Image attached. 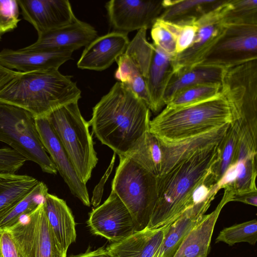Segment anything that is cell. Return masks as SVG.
Instances as JSON below:
<instances>
[{
    "instance_id": "6da1fadb",
    "label": "cell",
    "mask_w": 257,
    "mask_h": 257,
    "mask_svg": "<svg viewBox=\"0 0 257 257\" xmlns=\"http://www.w3.org/2000/svg\"><path fill=\"white\" fill-rule=\"evenodd\" d=\"M150 115L146 104L118 81L93 107L88 123L102 144L123 156L149 130Z\"/></svg>"
},
{
    "instance_id": "7a4b0ae2",
    "label": "cell",
    "mask_w": 257,
    "mask_h": 257,
    "mask_svg": "<svg viewBox=\"0 0 257 257\" xmlns=\"http://www.w3.org/2000/svg\"><path fill=\"white\" fill-rule=\"evenodd\" d=\"M234 89L223 78L215 96L187 105L165 108L150 120L149 131L166 143L199 136L238 119Z\"/></svg>"
},
{
    "instance_id": "3957f363",
    "label": "cell",
    "mask_w": 257,
    "mask_h": 257,
    "mask_svg": "<svg viewBox=\"0 0 257 257\" xmlns=\"http://www.w3.org/2000/svg\"><path fill=\"white\" fill-rule=\"evenodd\" d=\"M219 143L196 152L157 177V201L147 228H158L169 224L194 205V191L216 162Z\"/></svg>"
},
{
    "instance_id": "277c9868",
    "label": "cell",
    "mask_w": 257,
    "mask_h": 257,
    "mask_svg": "<svg viewBox=\"0 0 257 257\" xmlns=\"http://www.w3.org/2000/svg\"><path fill=\"white\" fill-rule=\"evenodd\" d=\"M81 93L72 77L58 69L19 72L0 90V103L25 109L36 118L78 101Z\"/></svg>"
},
{
    "instance_id": "5b68a950",
    "label": "cell",
    "mask_w": 257,
    "mask_h": 257,
    "mask_svg": "<svg viewBox=\"0 0 257 257\" xmlns=\"http://www.w3.org/2000/svg\"><path fill=\"white\" fill-rule=\"evenodd\" d=\"M78 101L65 105L47 118L68 155L80 180L86 184L98 161L89 123L82 116Z\"/></svg>"
},
{
    "instance_id": "8992f818",
    "label": "cell",
    "mask_w": 257,
    "mask_h": 257,
    "mask_svg": "<svg viewBox=\"0 0 257 257\" xmlns=\"http://www.w3.org/2000/svg\"><path fill=\"white\" fill-rule=\"evenodd\" d=\"M111 190L130 212L135 232L146 228L157 198V177L132 160L119 155Z\"/></svg>"
},
{
    "instance_id": "52a82bcc",
    "label": "cell",
    "mask_w": 257,
    "mask_h": 257,
    "mask_svg": "<svg viewBox=\"0 0 257 257\" xmlns=\"http://www.w3.org/2000/svg\"><path fill=\"white\" fill-rule=\"evenodd\" d=\"M0 141L8 144L42 171L56 174V166L40 139L33 115L21 108L0 103Z\"/></svg>"
},
{
    "instance_id": "ba28073f",
    "label": "cell",
    "mask_w": 257,
    "mask_h": 257,
    "mask_svg": "<svg viewBox=\"0 0 257 257\" xmlns=\"http://www.w3.org/2000/svg\"><path fill=\"white\" fill-rule=\"evenodd\" d=\"M257 59V24L230 25L199 65L229 68Z\"/></svg>"
},
{
    "instance_id": "9c48e42d",
    "label": "cell",
    "mask_w": 257,
    "mask_h": 257,
    "mask_svg": "<svg viewBox=\"0 0 257 257\" xmlns=\"http://www.w3.org/2000/svg\"><path fill=\"white\" fill-rule=\"evenodd\" d=\"M147 30H139L130 41L125 52L116 60L117 68L114 77L140 98L149 108L150 100L146 79L153 58L154 46L147 39Z\"/></svg>"
},
{
    "instance_id": "30bf717a",
    "label": "cell",
    "mask_w": 257,
    "mask_h": 257,
    "mask_svg": "<svg viewBox=\"0 0 257 257\" xmlns=\"http://www.w3.org/2000/svg\"><path fill=\"white\" fill-rule=\"evenodd\" d=\"M5 229L11 232L26 257H64L49 226L44 202Z\"/></svg>"
},
{
    "instance_id": "8fae6325",
    "label": "cell",
    "mask_w": 257,
    "mask_h": 257,
    "mask_svg": "<svg viewBox=\"0 0 257 257\" xmlns=\"http://www.w3.org/2000/svg\"><path fill=\"white\" fill-rule=\"evenodd\" d=\"M227 1L223 0L218 6L196 21L198 30L192 44L172 58L174 72L189 69L202 63L225 29L222 19Z\"/></svg>"
},
{
    "instance_id": "7c38bea8",
    "label": "cell",
    "mask_w": 257,
    "mask_h": 257,
    "mask_svg": "<svg viewBox=\"0 0 257 257\" xmlns=\"http://www.w3.org/2000/svg\"><path fill=\"white\" fill-rule=\"evenodd\" d=\"M105 8L114 31L126 34L151 29L164 10L163 1L157 0H111Z\"/></svg>"
},
{
    "instance_id": "4fadbf2b",
    "label": "cell",
    "mask_w": 257,
    "mask_h": 257,
    "mask_svg": "<svg viewBox=\"0 0 257 257\" xmlns=\"http://www.w3.org/2000/svg\"><path fill=\"white\" fill-rule=\"evenodd\" d=\"M87 223L93 234L112 243L119 242L135 232L130 212L112 190L106 200L90 213Z\"/></svg>"
},
{
    "instance_id": "5bb4252c",
    "label": "cell",
    "mask_w": 257,
    "mask_h": 257,
    "mask_svg": "<svg viewBox=\"0 0 257 257\" xmlns=\"http://www.w3.org/2000/svg\"><path fill=\"white\" fill-rule=\"evenodd\" d=\"M40 139L54 162L57 172L68 185L72 194L85 206L90 205L86 187L76 170L58 136L47 117L35 118Z\"/></svg>"
},
{
    "instance_id": "9a60e30c",
    "label": "cell",
    "mask_w": 257,
    "mask_h": 257,
    "mask_svg": "<svg viewBox=\"0 0 257 257\" xmlns=\"http://www.w3.org/2000/svg\"><path fill=\"white\" fill-rule=\"evenodd\" d=\"M23 19L38 34L73 23L77 19L67 0H17Z\"/></svg>"
},
{
    "instance_id": "2e32d148",
    "label": "cell",
    "mask_w": 257,
    "mask_h": 257,
    "mask_svg": "<svg viewBox=\"0 0 257 257\" xmlns=\"http://www.w3.org/2000/svg\"><path fill=\"white\" fill-rule=\"evenodd\" d=\"M38 35L35 43L21 49L25 51L69 50L74 52L89 44L97 37V33L91 25L77 19L70 25Z\"/></svg>"
},
{
    "instance_id": "e0dca14e",
    "label": "cell",
    "mask_w": 257,
    "mask_h": 257,
    "mask_svg": "<svg viewBox=\"0 0 257 257\" xmlns=\"http://www.w3.org/2000/svg\"><path fill=\"white\" fill-rule=\"evenodd\" d=\"M129 43L127 34L117 31L97 37L85 47L77 67L97 71L105 70L125 52Z\"/></svg>"
},
{
    "instance_id": "ac0fdd59",
    "label": "cell",
    "mask_w": 257,
    "mask_h": 257,
    "mask_svg": "<svg viewBox=\"0 0 257 257\" xmlns=\"http://www.w3.org/2000/svg\"><path fill=\"white\" fill-rule=\"evenodd\" d=\"M73 52L69 50L25 51L5 48L0 51V64L21 72L58 69L72 59Z\"/></svg>"
},
{
    "instance_id": "d6986e66",
    "label": "cell",
    "mask_w": 257,
    "mask_h": 257,
    "mask_svg": "<svg viewBox=\"0 0 257 257\" xmlns=\"http://www.w3.org/2000/svg\"><path fill=\"white\" fill-rule=\"evenodd\" d=\"M222 198L215 209L204 215L184 238L174 257H207L214 228L223 207L231 202L234 195L224 189Z\"/></svg>"
},
{
    "instance_id": "ffe728a7",
    "label": "cell",
    "mask_w": 257,
    "mask_h": 257,
    "mask_svg": "<svg viewBox=\"0 0 257 257\" xmlns=\"http://www.w3.org/2000/svg\"><path fill=\"white\" fill-rule=\"evenodd\" d=\"M229 124L177 142L166 143L160 140L162 162L159 176L167 173L196 152L211 145L219 143L225 135Z\"/></svg>"
},
{
    "instance_id": "44dd1931",
    "label": "cell",
    "mask_w": 257,
    "mask_h": 257,
    "mask_svg": "<svg viewBox=\"0 0 257 257\" xmlns=\"http://www.w3.org/2000/svg\"><path fill=\"white\" fill-rule=\"evenodd\" d=\"M44 205L56 244L64 257H67L69 246L76 238L75 222L71 211L64 200L49 193L46 196Z\"/></svg>"
},
{
    "instance_id": "7402d4cb",
    "label": "cell",
    "mask_w": 257,
    "mask_h": 257,
    "mask_svg": "<svg viewBox=\"0 0 257 257\" xmlns=\"http://www.w3.org/2000/svg\"><path fill=\"white\" fill-rule=\"evenodd\" d=\"M170 224L135 232L119 242L112 243L106 249L111 257H154Z\"/></svg>"
},
{
    "instance_id": "603a6c76",
    "label": "cell",
    "mask_w": 257,
    "mask_h": 257,
    "mask_svg": "<svg viewBox=\"0 0 257 257\" xmlns=\"http://www.w3.org/2000/svg\"><path fill=\"white\" fill-rule=\"evenodd\" d=\"M214 198L211 196L194 204L171 223L154 257H174L184 238L205 214Z\"/></svg>"
},
{
    "instance_id": "cb8c5ba5",
    "label": "cell",
    "mask_w": 257,
    "mask_h": 257,
    "mask_svg": "<svg viewBox=\"0 0 257 257\" xmlns=\"http://www.w3.org/2000/svg\"><path fill=\"white\" fill-rule=\"evenodd\" d=\"M154 46V54L146 83L150 100L149 109L156 113L165 105L163 96L174 69L173 56Z\"/></svg>"
},
{
    "instance_id": "d4e9b609",
    "label": "cell",
    "mask_w": 257,
    "mask_h": 257,
    "mask_svg": "<svg viewBox=\"0 0 257 257\" xmlns=\"http://www.w3.org/2000/svg\"><path fill=\"white\" fill-rule=\"evenodd\" d=\"M226 68L199 65L174 72L165 91L163 100L166 105L179 91L194 85L205 83H221Z\"/></svg>"
},
{
    "instance_id": "484cf974",
    "label": "cell",
    "mask_w": 257,
    "mask_h": 257,
    "mask_svg": "<svg viewBox=\"0 0 257 257\" xmlns=\"http://www.w3.org/2000/svg\"><path fill=\"white\" fill-rule=\"evenodd\" d=\"M223 0H164V10L159 19L184 25L195 24L204 15L218 6Z\"/></svg>"
},
{
    "instance_id": "4316f807",
    "label": "cell",
    "mask_w": 257,
    "mask_h": 257,
    "mask_svg": "<svg viewBox=\"0 0 257 257\" xmlns=\"http://www.w3.org/2000/svg\"><path fill=\"white\" fill-rule=\"evenodd\" d=\"M35 178L0 172V220L23 200L38 184Z\"/></svg>"
},
{
    "instance_id": "83f0119b",
    "label": "cell",
    "mask_w": 257,
    "mask_h": 257,
    "mask_svg": "<svg viewBox=\"0 0 257 257\" xmlns=\"http://www.w3.org/2000/svg\"><path fill=\"white\" fill-rule=\"evenodd\" d=\"M123 156L132 160L155 177L159 176L162 162L160 140L149 130L145 133Z\"/></svg>"
},
{
    "instance_id": "f1b7e54d",
    "label": "cell",
    "mask_w": 257,
    "mask_h": 257,
    "mask_svg": "<svg viewBox=\"0 0 257 257\" xmlns=\"http://www.w3.org/2000/svg\"><path fill=\"white\" fill-rule=\"evenodd\" d=\"M239 125L235 120L228 128L218 147L216 162L211 168V173L217 184L228 167L233 163L239 137Z\"/></svg>"
},
{
    "instance_id": "f546056e",
    "label": "cell",
    "mask_w": 257,
    "mask_h": 257,
    "mask_svg": "<svg viewBox=\"0 0 257 257\" xmlns=\"http://www.w3.org/2000/svg\"><path fill=\"white\" fill-rule=\"evenodd\" d=\"M48 190L46 185L39 181L30 192L0 220V229L13 225L22 216L31 212L40 203L44 202L46 196L48 193Z\"/></svg>"
},
{
    "instance_id": "4dcf8cb0",
    "label": "cell",
    "mask_w": 257,
    "mask_h": 257,
    "mask_svg": "<svg viewBox=\"0 0 257 257\" xmlns=\"http://www.w3.org/2000/svg\"><path fill=\"white\" fill-rule=\"evenodd\" d=\"M222 21L225 26L257 24V0H228Z\"/></svg>"
},
{
    "instance_id": "1f68e13d",
    "label": "cell",
    "mask_w": 257,
    "mask_h": 257,
    "mask_svg": "<svg viewBox=\"0 0 257 257\" xmlns=\"http://www.w3.org/2000/svg\"><path fill=\"white\" fill-rule=\"evenodd\" d=\"M221 89L219 83L190 86L177 92L166 106L177 107L195 103L215 96Z\"/></svg>"
},
{
    "instance_id": "d6a6232c",
    "label": "cell",
    "mask_w": 257,
    "mask_h": 257,
    "mask_svg": "<svg viewBox=\"0 0 257 257\" xmlns=\"http://www.w3.org/2000/svg\"><path fill=\"white\" fill-rule=\"evenodd\" d=\"M256 158L257 155L249 157L236 162V178L231 185L224 188H229L234 194L257 191L255 185L257 175Z\"/></svg>"
},
{
    "instance_id": "836d02e7",
    "label": "cell",
    "mask_w": 257,
    "mask_h": 257,
    "mask_svg": "<svg viewBox=\"0 0 257 257\" xmlns=\"http://www.w3.org/2000/svg\"><path fill=\"white\" fill-rule=\"evenodd\" d=\"M257 241V221L253 219L223 229L215 242H223L229 245L241 242L254 245Z\"/></svg>"
},
{
    "instance_id": "e575fe53",
    "label": "cell",
    "mask_w": 257,
    "mask_h": 257,
    "mask_svg": "<svg viewBox=\"0 0 257 257\" xmlns=\"http://www.w3.org/2000/svg\"><path fill=\"white\" fill-rule=\"evenodd\" d=\"M151 35L155 46L173 57L176 54V37L162 20L158 19L155 23L151 28Z\"/></svg>"
},
{
    "instance_id": "d590c367",
    "label": "cell",
    "mask_w": 257,
    "mask_h": 257,
    "mask_svg": "<svg viewBox=\"0 0 257 257\" xmlns=\"http://www.w3.org/2000/svg\"><path fill=\"white\" fill-rule=\"evenodd\" d=\"M164 22L176 37V54L183 52L190 46L198 30V26L195 24L180 25L166 21Z\"/></svg>"
},
{
    "instance_id": "8d00e7d4",
    "label": "cell",
    "mask_w": 257,
    "mask_h": 257,
    "mask_svg": "<svg viewBox=\"0 0 257 257\" xmlns=\"http://www.w3.org/2000/svg\"><path fill=\"white\" fill-rule=\"evenodd\" d=\"M17 0H0V34L10 32L20 21Z\"/></svg>"
},
{
    "instance_id": "74e56055",
    "label": "cell",
    "mask_w": 257,
    "mask_h": 257,
    "mask_svg": "<svg viewBox=\"0 0 257 257\" xmlns=\"http://www.w3.org/2000/svg\"><path fill=\"white\" fill-rule=\"evenodd\" d=\"M27 160L11 148H0V172L16 173Z\"/></svg>"
},
{
    "instance_id": "f35d334b",
    "label": "cell",
    "mask_w": 257,
    "mask_h": 257,
    "mask_svg": "<svg viewBox=\"0 0 257 257\" xmlns=\"http://www.w3.org/2000/svg\"><path fill=\"white\" fill-rule=\"evenodd\" d=\"M0 257H26L11 232L5 228L0 229Z\"/></svg>"
},
{
    "instance_id": "ab89813d",
    "label": "cell",
    "mask_w": 257,
    "mask_h": 257,
    "mask_svg": "<svg viewBox=\"0 0 257 257\" xmlns=\"http://www.w3.org/2000/svg\"><path fill=\"white\" fill-rule=\"evenodd\" d=\"M231 201L240 202L246 204L257 206V191L236 193L233 195Z\"/></svg>"
},
{
    "instance_id": "60d3db41",
    "label": "cell",
    "mask_w": 257,
    "mask_h": 257,
    "mask_svg": "<svg viewBox=\"0 0 257 257\" xmlns=\"http://www.w3.org/2000/svg\"><path fill=\"white\" fill-rule=\"evenodd\" d=\"M18 73L19 72L8 69L0 64V90Z\"/></svg>"
},
{
    "instance_id": "b9f144b4",
    "label": "cell",
    "mask_w": 257,
    "mask_h": 257,
    "mask_svg": "<svg viewBox=\"0 0 257 257\" xmlns=\"http://www.w3.org/2000/svg\"><path fill=\"white\" fill-rule=\"evenodd\" d=\"M71 257H111L107 252L106 248H99L93 251H87L85 253Z\"/></svg>"
},
{
    "instance_id": "7bdbcfd3",
    "label": "cell",
    "mask_w": 257,
    "mask_h": 257,
    "mask_svg": "<svg viewBox=\"0 0 257 257\" xmlns=\"http://www.w3.org/2000/svg\"><path fill=\"white\" fill-rule=\"evenodd\" d=\"M1 39H2V34H0V41H1Z\"/></svg>"
}]
</instances>
